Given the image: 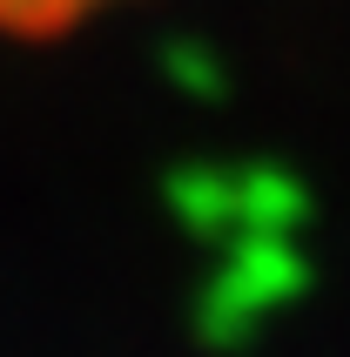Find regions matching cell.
<instances>
[{
  "label": "cell",
  "mask_w": 350,
  "mask_h": 357,
  "mask_svg": "<svg viewBox=\"0 0 350 357\" xmlns=\"http://www.w3.org/2000/svg\"><path fill=\"white\" fill-rule=\"evenodd\" d=\"M108 0H0V27H14V34H54L68 20L95 14Z\"/></svg>",
  "instance_id": "cell-1"
}]
</instances>
